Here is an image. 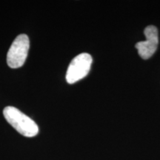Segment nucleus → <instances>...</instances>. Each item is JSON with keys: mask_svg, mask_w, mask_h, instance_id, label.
<instances>
[{"mask_svg": "<svg viewBox=\"0 0 160 160\" xmlns=\"http://www.w3.org/2000/svg\"><path fill=\"white\" fill-rule=\"evenodd\" d=\"M144 33L146 39L136 44V48L142 59H148L154 54L159 45L158 30L155 26L150 25L145 28Z\"/></svg>", "mask_w": 160, "mask_h": 160, "instance_id": "20e7f679", "label": "nucleus"}, {"mask_svg": "<svg viewBox=\"0 0 160 160\" xmlns=\"http://www.w3.org/2000/svg\"><path fill=\"white\" fill-rule=\"evenodd\" d=\"M3 114L8 122L20 134L26 137H33L39 133V127L37 123L19 109L8 106L4 109Z\"/></svg>", "mask_w": 160, "mask_h": 160, "instance_id": "f257e3e1", "label": "nucleus"}, {"mask_svg": "<svg viewBox=\"0 0 160 160\" xmlns=\"http://www.w3.org/2000/svg\"><path fill=\"white\" fill-rule=\"evenodd\" d=\"M92 61L91 56L87 53H81L73 58L66 73V81L68 83L77 82L88 74Z\"/></svg>", "mask_w": 160, "mask_h": 160, "instance_id": "7ed1b4c3", "label": "nucleus"}, {"mask_svg": "<svg viewBox=\"0 0 160 160\" xmlns=\"http://www.w3.org/2000/svg\"><path fill=\"white\" fill-rule=\"evenodd\" d=\"M30 48L29 38L26 34H20L16 38L7 54V63L11 68L22 67L26 59Z\"/></svg>", "mask_w": 160, "mask_h": 160, "instance_id": "f03ea898", "label": "nucleus"}]
</instances>
